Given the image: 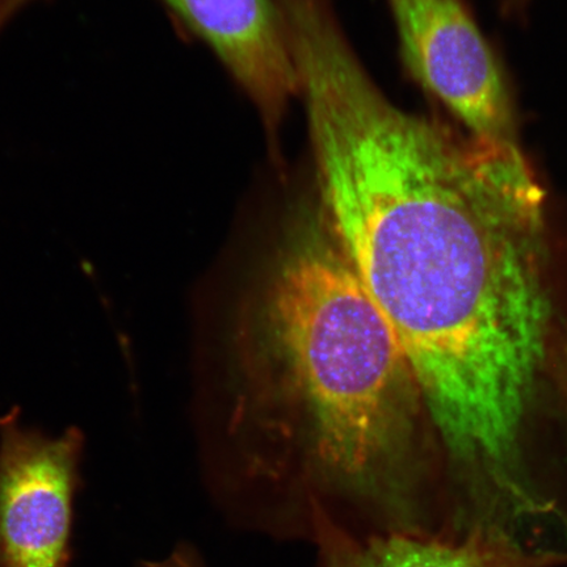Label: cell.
<instances>
[{
    "instance_id": "obj_1",
    "label": "cell",
    "mask_w": 567,
    "mask_h": 567,
    "mask_svg": "<svg viewBox=\"0 0 567 567\" xmlns=\"http://www.w3.org/2000/svg\"><path fill=\"white\" fill-rule=\"evenodd\" d=\"M330 236L386 318L466 499L534 492L522 442L547 351V196L519 146L388 109L326 144Z\"/></svg>"
},
{
    "instance_id": "obj_2",
    "label": "cell",
    "mask_w": 567,
    "mask_h": 567,
    "mask_svg": "<svg viewBox=\"0 0 567 567\" xmlns=\"http://www.w3.org/2000/svg\"><path fill=\"white\" fill-rule=\"evenodd\" d=\"M271 309L313 416L319 457L349 484L374 486L399 434L411 374L330 233L309 225L296 237L276 274Z\"/></svg>"
},
{
    "instance_id": "obj_3",
    "label": "cell",
    "mask_w": 567,
    "mask_h": 567,
    "mask_svg": "<svg viewBox=\"0 0 567 567\" xmlns=\"http://www.w3.org/2000/svg\"><path fill=\"white\" fill-rule=\"evenodd\" d=\"M84 435L27 427L20 411L0 417V567H69Z\"/></svg>"
},
{
    "instance_id": "obj_4",
    "label": "cell",
    "mask_w": 567,
    "mask_h": 567,
    "mask_svg": "<svg viewBox=\"0 0 567 567\" xmlns=\"http://www.w3.org/2000/svg\"><path fill=\"white\" fill-rule=\"evenodd\" d=\"M410 73L467 132L517 145L512 92L498 60L461 0H389Z\"/></svg>"
},
{
    "instance_id": "obj_5",
    "label": "cell",
    "mask_w": 567,
    "mask_h": 567,
    "mask_svg": "<svg viewBox=\"0 0 567 567\" xmlns=\"http://www.w3.org/2000/svg\"><path fill=\"white\" fill-rule=\"evenodd\" d=\"M208 42L257 104L267 130L280 126L300 76L278 0H163Z\"/></svg>"
},
{
    "instance_id": "obj_6",
    "label": "cell",
    "mask_w": 567,
    "mask_h": 567,
    "mask_svg": "<svg viewBox=\"0 0 567 567\" xmlns=\"http://www.w3.org/2000/svg\"><path fill=\"white\" fill-rule=\"evenodd\" d=\"M330 558V567H558L567 565V550L536 549L474 530L449 538L392 535L338 543Z\"/></svg>"
},
{
    "instance_id": "obj_7",
    "label": "cell",
    "mask_w": 567,
    "mask_h": 567,
    "mask_svg": "<svg viewBox=\"0 0 567 567\" xmlns=\"http://www.w3.org/2000/svg\"><path fill=\"white\" fill-rule=\"evenodd\" d=\"M33 2L35 0H0V33L21 10Z\"/></svg>"
},
{
    "instance_id": "obj_8",
    "label": "cell",
    "mask_w": 567,
    "mask_h": 567,
    "mask_svg": "<svg viewBox=\"0 0 567 567\" xmlns=\"http://www.w3.org/2000/svg\"><path fill=\"white\" fill-rule=\"evenodd\" d=\"M140 567H196L193 557L184 549L176 550L172 557L159 563H145Z\"/></svg>"
}]
</instances>
